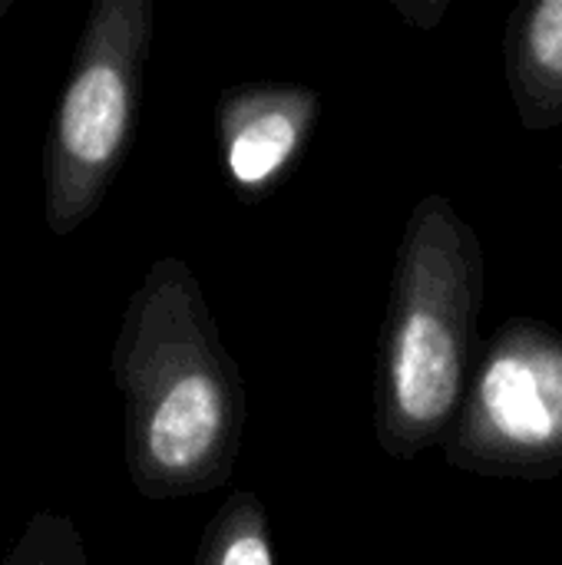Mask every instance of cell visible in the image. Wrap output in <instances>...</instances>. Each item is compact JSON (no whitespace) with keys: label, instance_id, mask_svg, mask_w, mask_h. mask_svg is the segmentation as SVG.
<instances>
[{"label":"cell","instance_id":"obj_1","mask_svg":"<svg viewBox=\"0 0 562 565\" xmlns=\"http://www.w3.org/2000/svg\"><path fill=\"white\" fill-rule=\"evenodd\" d=\"M123 460L149 503L215 493L235 473L248 420L238 361L182 258H159L126 301L113 351Z\"/></svg>","mask_w":562,"mask_h":565},{"label":"cell","instance_id":"obj_2","mask_svg":"<svg viewBox=\"0 0 562 565\" xmlns=\"http://www.w3.org/2000/svg\"><path fill=\"white\" fill-rule=\"evenodd\" d=\"M487 258L457 205L424 195L401 232L374 364V440L411 463L444 447L470 377Z\"/></svg>","mask_w":562,"mask_h":565},{"label":"cell","instance_id":"obj_3","mask_svg":"<svg viewBox=\"0 0 562 565\" xmlns=\"http://www.w3.org/2000/svg\"><path fill=\"white\" fill-rule=\"evenodd\" d=\"M152 33V0H96L83 20L43 149V222L53 238L99 212L129 156Z\"/></svg>","mask_w":562,"mask_h":565},{"label":"cell","instance_id":"obj_4","mask_svg":"<svg viewBox=\"0 0 562 565\" xmlns=\"http://www.w3.org/2000/svg\"><path fill=\"white\" fill-rule=\"evenodd\" d=\"M441 450L470 477L530 483L562 477L560 328L513 318L487 338Z\"/></svg>","mask_w":562,"mask_h":565},{"label":"cell","instance_id":"obj_5","mask_svg":"<svg viewBox=\"0 0 562 565\" xmlns=\"http://www.w3.org/2000/svg\"><path fill=\"white\" fill-rule=\"evenodd\" d=\"M321 119V93L301 83H232L215 99V139L232 192L255 205L298 169Z\"/></svg>","mask_w":562,"mask_h":565},{"label":"cell","instance_id":"obj_6","mask_svg":"<svg viewBox=\"0 0 562 565\" xmlns=\"http://www.w3.org/2000/svg\"><path fill=\"white\" fill-rule=\"evenodd\" d=\"M507 89L527 132L562 122V0L520 3L503 36Z\"/></svg>","mask_w":562,"mask_h":565},{"label":"cell","instance_id":"obj_7","mask_svg":"<svg viewBox=\"0 0 562 565\" xmlns=\"http://www.w3.org/2000/svg\"><path fill=\"white\" fill-rule=\"evenodd\" d=\"M192 565H275L268 510L252 490H235L205 523Z\"/></svg>","mask_w":562,"mask_h":565},{"label":"cell","instance_id":"obj_8","mask_svg":"<svg viewBox=\"0 0 562 565\" xmlns=\"http://www.w3.org/2000/svg\"><path fill=\"white\" fill-rule=\"evenodd\" d=\"M0 565H89V556L70 516L36 510Z\"/></svg>","mask_w":562,"mask_h":565},{"label":"cell","instance_id":"obj_9","mask_svg":"<svg viewBox=\"0 0 562 565\" xmlns=\"http://www.w3.org/2000/svg\"><path fill=\"white\" fill-rule=\"evenodd\" d=\"M397 10L414 23V26H421V30H431L444 13H447V0H437V7H431L427 10V3H411V0H397Z\"/></svg>","mask_w":562,"mask_h":565},{"label":"cell","instance_id":"obj_10","mask_svg":"<svg viewBox=\"0 0 562 565\" xmlns=\"http://www.w3.org/2000/svg\"><path fill=\"white\" fill-rule=\"evenodd\" d=\"M560 172H562V162H560Z\"/></svg>","mask_w":562,"mask_h":565}]
</instances>
